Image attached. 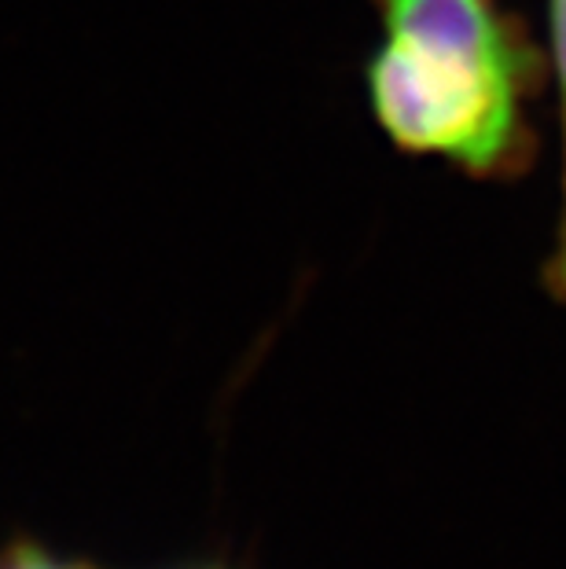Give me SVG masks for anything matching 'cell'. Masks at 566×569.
I'll use <instances>...</instances> for the list:
<instances>
[{"label": "cell", "instance_id": "obj_1", "mask_svg": "<svg viewBox=\"0 0 566 569\" xmlns=\"http://www.w3.org/2000/svg\"><path fill=\"white\" fill-rule=\"evenodd\" d=\"M383 44L365 63L371 118L394 148L464 173L508 177L529 159L540 56L497 0H376Z\"/></svg>", "mask_w": 566, "mask_h": 569}, {"label": "cell", "instance_id": "obj_2", "mask_svg": "<svg viewBox=\"0 0 566 569\" xmlns=\"http://www.w3.org/2000/svg\"><path fill=\"white\" fill-rule=\"evenodd\" d=\"M548 11H552V48H556V67L566 96V0H548Z\"/></svg>", "mask_w": 566, "mask_h": 569}, {"label": "cell", "instance_id": "obj_3", "mask_svg": "<svg viewBox=\"0 0 566 569\" xmlns=\"http://www.w3.org/2000/svg\"><path fill=\"white\" fill-rule=\"evenodd\" d=\"M0 569H70V566H59V562L48 559L44 551L27 548V543H22V548H16L4 562H0Z\"/></svg>", "mask_w": 566, "mask_h": 569}, {"label": "cell", "instance_id": "obj_4", "mask_svg": "<svg viewBox=\"0 0 566 569\" xmlns=\"http://www.w3.org/2000/svg\"><path fill=\"white\" fill-rule=\"evenodd\" d=\"M566 191V180H563ZM552 283L559 287V295H566V199H563V224H559V250H556V264H552Z\"/></svg>", "mask_w": 566, "mask_h": 569}]
</instances>
